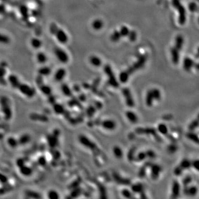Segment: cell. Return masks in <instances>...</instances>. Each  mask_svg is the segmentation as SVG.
I'll return each instance as SVG.
<instances>
[{
    "mask_svg": "<svg viewBox=\"0 0 199 199\" xmlns=\"http://www.w3.org/2000/svg\"><path fill=\"white\" fill-rule=\"evenodd\" d=\"M161 98V94L160 91L157 89H154L148 91L146 97H145V103L148 107H151L153 105V101H159Z\"/></svg>",
    "mask_w": 199,
    "mask_h": 199,
    "instance_id": "cell-1",
    "label": "cell"
},
{
    "mask_svg": "<svg viewBox=\"0 0 199 199\" xmlns=\"http://www.w3.org/2000/svg\"><path fill=\"white\" fill-rule=\"evenodd\" d=\"M54 53L58 61L62 64H67L69 61V56L65 50L60 47H57L54 50Z\"/></svg>",
    "mask_w": 199,
    "mask_h": 199,
    "instance_id": "cell-2",
    "label": "cell"
},
{
    "mask_svg": "<svg viewBox=\"0 0 199 199\" xmlns=\"http://www.w3.org/2000/svg\"><path fill=\"white\" fill-rule=\"evenodd\" d=\"M54 36L58 42L61 44H65L68 42L69 40L68 35L66 32L61 28H59Z\"/></svg>",
    "mask_w": 199,
    "mask_h": 199,
    "instance_id": "cell-3",
    "label": "cell"
},
{
    "mask_svg": "<svg viewBox=\"0 0 199 199\" xmlns=\"http://www.w3.org/2000/svg\"><path fill=\"white\" fill-rule=\"evenodd\" d=\"M122 94L125 97L126 103L127 106L130 107H133L134 106V101L130 90L127 88H124L122 90Z\"/></svg>",
    "mask_w": 199,
    "mask_h": 199,
    "instance_id": "cell-4",
    "label": "cell"
},
{
    "mask_svg": "<svg viewBox=\"0 0 199 199\" xmlns=\"http://www.w3.org/2000/svg\"><path fill=\"white\" fill-rule=\"evenodd\" d=\"M105 72L109 76V82L110 85H111L112 86H113L115 88H117L118 86V82H117L116 79L115 78L110 67H109V66H105Z\"/></svg>",
    "mask_w": 199,
    "mask_h": 199,
    "instance_id": "cell-5",
    "label": "cell"
},
{
    "mask_svg": "<svg viewBox=\"0 0 199 199\" xmlns=\"http://www.w3.org/2000/svg\"><path fill=\"white\" fill-rule=\"evenodd\" d=\"M79 141H80L82 145H85V147L90 148L91 149H93L95 151L98 149V148H97L96 145H95L94 143L91 142V141H90L89 139H88L85 136H81L80 138H79Z\"/></svg>",
    "mask_w": 199,
    "mask_h": 199,
    "instance_id": "cell-6",
    "label": "cell"
},
{
    "mask_svg": "<svg viewBox=\"0 0 199 199\" xmlns=\"http://www.w3.org/2000/svg\"><path fill=\"white\" fill-rule=\"evenodd\" d=\"M66 74V70L64 68H59L55 72L54 79L57 82H62L64 79L65 78Z\"/></svg>",
    "mask_w": 199,
    "mask_h": 199,
    "instance_id": "cell-7",
    "label": "cell"
},
{
    "mask_svg": "<svg viewBox=\"0 0 199 199\" xmlns=\"http://www.w3.org/2000/svg\"><path fill=\"white\" fill-rule=\"evenodd\" d=\"M101 126L105 129L109 131L115 130L116 128V123L114 121L111 120H105L101 122Z\"/></svg>",
    "mask_w": 199,
    "mask_h": 199,
    "instance_id": "cell-8",
    "label": "cell"
},
{
    "mask_svg": "<svg viewBox=\"0 0 199 199\" xmlns=\"http://www.w3.org/2000/svg\"><path fill=\"white\" fill-rule=\"evenodd\" d=\"M180 187L178 181H174L172 185V197L176 198L180 195Z\"/></svg>",
    "mask_w": 199,
    "mask_h": 199,
    "instance_id": "cell-9",
    "label": "cell"
},
{
    "mask_svg": "<svg viewBox=\"0 0 199 199\" xmlns=\"http://www.w3.org/2000/svg\"><path fill=\"white\" fill-rule=\"evenodd\" d=\"M162 170V168L160 166L154 164L151 166V176L152 178L154 180L157 179L158 178L160 172Z\"/></svg>",
    "mask_w": 199,
    "mask_h": 199,
    "instance_id": "cell-10",
    "label": "cell"
},
{
    "mask_svg": "<svg viewBox=\"0 0 199 199\" xmlns=\"http://www.w3.org/2000/svg\"><path fill=\"white\" fill-rule=\"evenodd\" d=\"M173 3L174 4L176 7H178L179 9V12H180V23L181 24H183L185 20V10H184V7L183 6L180 5V4L179 3V2L178 1V0H174L173 1Z\"/></svg>",
    "mask_w": 199,
    "mask_h": 199,
    "instance_id": "cell-11",
    "label": "cell"
},
{
    "mask_svg": "<svg viewBox=\"0 0 199 199\" xmlns=\"http://www.w3.org/2000/svg\"><path fill=\"white\" fill-rule=\"evenodd\" d=\"M36 59L38 63L44 64L48 61V57L45 53L39 51L36 55Z\"/></svg>",
    "mask_w": 199,
    "mask_h": 199,
    "instance_id": "cell-12",
    "label": "cell"
},
{
    "mask_svg": "<svg viewBox=\"0 0 199 199\" xmlns=\"http://www.w3.org/2000/svg\"><path fill=\"white\" fill-rule=\"evenodd\" d=\"M30 44L31 47L35 49L40 48L42 47V41L40 39L34 37L30 39Z\"/></svg>",
    "mask_w": 199,
    "mask_h": 199,
    "instance_id": "cell-13",
    "label": "cell"
},
{
    "mask_svg": "<svg viewBox=\"0 0 199 199\" xmlns=\"http://www.w3.org/2000/svg\"><path fill=\"white\" fill-rule=\"evenodd\" d=\"M9 82L13 87L18 88L21 84L18 78L15 75H10L9 77Z\"/></svg>",
    "mask_w": 199,
    "mask_h": 199,
    "instance_id": "cell-14",
    "label": "cell"
},
{
    "mask_svg": "<svg viewBox=\"0 0 199 199\" xmlns=\"http://www.w3.org/2000/svg\"><path fill=\"white\" fill-rule=\"evenodd\" d=\"M126 116L127 119L133 124H135L138 121V117L134 112L131 111H128L126 112Z\"/></svg>",
    "mask_w": 199,
    "mask_h": 199,
    "instance_id": "cell-15",
    "label": "cell"
},
{
    "mask_svg": "<svg viewBox=\"0 0 199 199\" xmlns=\"http://www.w3.org/2000/svg\"><path fill=\"white\" fill-rule=\"evenodd\" d=\"M197 192V189L195 186L187 187L184 189V193L190 196H195Z\"/></svg>",
    "mask_w": 199,
    "mask_h": 199,
    "instance_id": "cell-16",
    "label": "cell"
},
{
    "mask_svg": "<svg viewBox=\"0 0 199 199\" xmlns=\"http://www.w3.org/2000/svg\"><path fill=\"white\" fill-rule=\"evenodd\" d=\"M179 49L176 47L172 48L171 51V54L172 55V59L173 62L175 64H178L179 59Z\"/></svg>",
    "mask_w": 199,
    "mask_h": 199,
    "instance_id": "cell-17",
    "label": "cell"
},
{
    "mask_svg": "<svg viewBox=\"0 0 199 199\" xmlns=\"http://www.w3.org/2000/svg\"><path fill=\"white\" fill-rule=\"evenodd\" d=\"M51 70L49 66H44L38 70V72L40 75L48 76L51 73Z\"/></svg>",
    "mask_w": 199,
    "mask_h": 199,
    "instance_id": "cell-18",
    "label": "cell"
},
{
    "mask_svg": "<svg viewBox=\"0 0 199 199\" xmlns=\"http://www.w3.org/2000/svg\"><path fill=\"white\" fill-rule=\"evenodd\" d=\"M11 41L9 36L3 33H0V44H8Z\"/></svg>",
    "mask_w": 199,
    "mask_h": 199,
    "instance_id": "cell-19",
    "label": "cell"
},
{
    "mask_svg": "<svg viewBox=\"0 0 199 199\" xmlns=\"http://www.w3.org/2000/svg\"><path fill=\"white\" fill-rule=\"evenodd\" d=\"M193 61L189 58L185 59L184 61V68L185 70L189 71L193 66Z\"/></svg>",
    "mask_w": 199,
    "mask_h": 199,
    "instance_id": "cell-20",
    "label": "cell"
},
{
    "mask_svg": "<svg viewBox=\"0 0 199 199\" xmlns=\"http://www.w3.org/2000/svg\"><path fill=\"white\" fill-rule=\"evenodd\" d=\"M113 153L115 157L117 158H121L123 157V151L120 147L118 146H115L113 148Z\"/></svg>",
    "mask_w": 199,
    "mask_h": 199,
    "instance_id": "cell-21",
    "label": "cell"
},
{
    "mask_svg": "<svg viewBox=\"0 0 199 199\" xmlns=\"http://www.w3.org/2000/svg\"><path fill=\"white\" fill-rule=\"evenodd\" d=\"M48 198L49 199H59L60 197L58 192L55 190H49L47 193Z\"/></svg>",
    "mask_w": 199,
    "mask_h": 199,
    "instance_id": "cell-22",
    "label": "cell"
},
{
    "mask_svg": "<svg viewBox=\"0 0 199 199\" xmlns=\"http://www.w3.org/2000/svg\"><path fill=\"white\" fill-rule=\"evenodd\" d=\"M191 166H192V163L188 159H184V160H182L179 165V166L181 167V169H183V170L185 169L189 168Z\"/></svg>",
    "mask_w": 199,
    "mask_h": 199,
    "instance_id": "cell-23",
    "label": "cell"
},
{
    "mask_svg": "<svg viewBox=\"0 0 199 199\" xmlns=\"http://www.w3.org/2000/svg\"><path fill=\"white\" fill-rule=\"evenodd\" d=\"M90 63L95 66H99L101 65V61L99 58L97 57L96 56H92L90 58Z\"/></svg>",
    "mask_w": 199,
    "mask_h": 199,
    "instance_id": "cell-24",
    "label": "cell"
},
{
    "mask_svg": "<svg viewBox=\"0 0 199 199\" xmlns=\"http://www.w3.org/2000/svg\"><path fill=\"white\" fill-rule=\"evenodd\" d=\"M158 130L161 134H164V135H166L168 132V127L165 124H160L158 125Z\"/></svg>",
    "mask_w": 199,
    "mask_h": 199,
    "instance_id": "cell-25",
    "label": "cell"
},
{
    "mask_svg": "<svg viewBox=\"0 0 199 199\" xmlns=\"http://www.w3.org/2000/svg\"><path fill=\"white\" fill-rule=\"evenodd\" d=\"M143 189V187L142 184H141L138 183V184H134L132 187V191L134 193H142Z\"/></svg>",
    "mask_w": 199,
    "mask_h": 199,
    "instance_id": "cell-26",
    "label": "cell"
},
{
    "mask_svg": "<svg viewBox=\"0 0 199 199\" xmlns=\"http://www.w3.org/2000/svg\"><path fill=\"white\" fill-rule=\"evenodd\" d=\"M93 27L94 28L95 30H100L101 28L103 27V22L100 19H96L95 20L92 24Z\"/></svg>",
    "mask_w": 199,
    "mask_h": 199,
    "instance_id": "cell-27",
    "label": "cell"
},
{
    "mask_svg": "<svg viewBox=\"0 0 199 199\" xmlns=\"http://www.w3.org/2000/svg\"><path fill=\"white\" fill-rule=\"evenodd\" d=\"M187 138L189 139L191 141L195 142L196 143H198L199 142L198 136H197L195 133H194L193 132H189L187 134Z\"/></svg>",
    "mask_w": 199,
    "mask_h": 199,
    "instance_id": "cell-28",
    "label": "cell"
},
{
    "mask_svg": "<svg viewBox=\"0 0 199 199\" xmlns=\"http://www.w3.org/2000/svg\"><path fill=\"white\" fill-rule=\"evenodd\" d=\"M199 126V122L198 120H194L193 121L189 126V130L190 131H193L194 130H195L197 127Z\"/></svg>",
    "mask_w": 199,
    "mask_h": 199,
    "instance_id": "cell-29",
    "label": "cell"
},
{
    "mask_svg": "<svg viewBox=\"0 0 199 199\" xmlns=\"http://www.w3.org/2000/svg\"><path fill=\"white\" fill-rule=\"evenodd\" d=\"M61 90L64 93V94L66 95H70L72 94V91L70 90L69 87L67 85H63L61 86Z\"/></svg>",
    "mask_w": 199,
    "mask_h": 199,
    "instance_id": "cell-30",
    "label": "cell"
},
{
    "mask_svg": "<svg viewBox=\"0 0 199 199\" xmlns=\"http://www.w3.org/2000/svg\"><path fill=\"white\" fill-rule=\"evenodd\" d=\"M20 12L21 15L23 17H27L28 16V9L27 7L24 6H22L20 9Z\"/></svg>",
    "mask_w": 199,
    "mask_h": 199,
    "instance_id": "cell-31",
    "label": "cell"
},
{
    "mask_svg": "<svg viewBox=\"0 0 199 199\" xmlns=\"http://www.w3.org/2000/svg\"><path fill=\"white\" fill-rule=\"evenodd\" d=\"M58 28H59V27H58V26L57 25V24H55V23H53L50 25V27H49L50 32H51V34L54 35L55 33L57 32V30H58Z\"/></svg>",
    "mask_w": 199,
    "mask_h": 199,
    "instance_id": "cell-32",
    "label": "cell"
},
{
    "mask_svg": "<svg viewBox=\"0 0 199 199\" xmlns=\"http://www.w3.org/2000/svg\"><path fill=\"white\" fill-rule=\"evenodd\" d=\"M147 154L145 152H140L138 154L137 156V160H138V162H141L142 160H145V158H147Z\"/></svg>",
    "mask_w": 199,
    "mask_h": 199,
    "instance_id": "cell-33",
    "label": "cell"
},
{
    "mask_svg": "<svg viewBox=\"0 0 199 199\" xmlns=\"http://www.w3.org/2000/svg\"><path fill=\"white\" fill-rule=\"evenodd\" d=\"M122 194L124 197H127V198H132V195L131 194V192L128 189H124L122 190Z\"/></svg>",
    "mask_w": 199,
    "mask_h": 199,
    "instance_id": "cell-34",
    "label": "cell"
},
{
    "mask_svg": "<svg viewBox=\"0 0 199 199\" xmlns=\"http://www.w3.org/2000/svg\"><path fill=\"white\" fill-rule=\"evenodd\" d=\"M41 90L43 93V94H49L51 91V89L48 86L43 85L41 87Z\"/></svg>",
    "mask_w": 199,
    "mask_h": 199,
    "instance_id": "cell-35",
    "label": "cell"
},
{
    "mask_svg": "<svg viewBox=\"0 0 199 199\" xmlns=\"http://www.w3.org/2000/svg\"><path fill=\"white\" fill-rule=\"evenodd\" d=\"M183 172V170L181 169V167H180L179 166H177V167L175 168L174 171V174H175V175H177V176L181 175Z\"/></svg>",
    "mask_w": 199,
    "mask_h": 199,
    "instance_id": "cell-36",
    "label": "cell"
},
{
    "mask_svg": "<svg viewBox=\"0 0 199 199\" xmlns=\"http://www.w3.org/2000/svg\"><path fill=\"white\" fill-rule=\"evenodd\" d=\"M120 34H121L122 35H124V36H126V35H128L129 34V30L126 27L124 26V27L121 28Z\"/></svg>",
    "mask_w": 199,
    "mask_h": 199,
    "instance_id": "cell-37",
    "label": "cell"
},
{
    "mask_svg": "<svg viewBox=\"0 0 199 199\" xmlns=\"http://www.w3.org/2000/svg\"><path fill=\"white\" fill-rule=\"evenodd\" d=\"M146 154H147V157L150 158H153L155 156V154L153 151H148L145 152Z\"/></svg>",
    "mask_w": 199,
    "mask_h": 199,
    "instance_id": "cell-38",
    "label": "cell"
},
{
    "mask_svg": "<svg viewBox=\"0 0 199 199\" xmlns=\"http://www.w3.org/2000/svg\"><path fill=\"white\" fill-rule=\"evenodd\" d=\"M191 181V176H187L183 180V184H184L185 186H187V184L190 183Z\"/></svg>",
    "mask_w": 199,
    "mask_h": 199,
    "instance_id": "cell-39",
    "label": "cell"
},
{
    "mask_svg": "<svg viewBox=\"0 0 199 199\" xmlns=\"http://www.w3.org/2000/svg\"><path fill=\"white\" fill-rule=\"evenodd\" d=\"M176 149H177L176 147L174 145H170L169 147V151L171 153H174V152L176 151Z\"/></svg>",
    "mask_w": 199,
    "mask_h": 199,
    "instance_id": "cell-40",
    "label": "cell"
},
{
    "mask_svg": "<svg viewBox=\"0 0 199 199\" xmlns=\"http://www.w3.org/2000/svg\"><path fill=\"white\" fill-rule=\"evenodd\" d=\"M192 166H193L194 167L198 170L199 169V161L198 160H195L194 161L193 163H192Z\"/></svg>",
    "mask_w": 199,
    "mask_h": 199,
    "instance_id": "cell-41",
    "label": "cell"
},
{
    "mask_svg": "<svg viewBox=\"0 0 199 199\" xmlns=\"http://www.w3.org/2000/svg\"><path fill=\"white\" fill-rule=\"evenodd\" d=\"M5 74H6V70L3 68L0 67V77L3 76L4 75H5Z\"/></svg>",
    "mask_w": 199,
    "mask_h": 199,
    "instance_id": "cell-42",
    "label": "cell"
},
{
    "mask_svg": "<svg viewBox=\"0 0 199 199\" xmlns=\"http://www.w3.org/2000/svg\"><path fill=\"white\" fill-rule=\"evenodd\" d=\"M24 168H23V167H22V170L21 171V173H24V172H24ZM27 172H28V173L29 174H30V173H32V170H30V167H28L27 166Z\"/></svg>",
    "mask_w": 199,
    "mask_h": 199,
    "instance_id": "cell-43",
    "label": "cell"
}]
</instances>
